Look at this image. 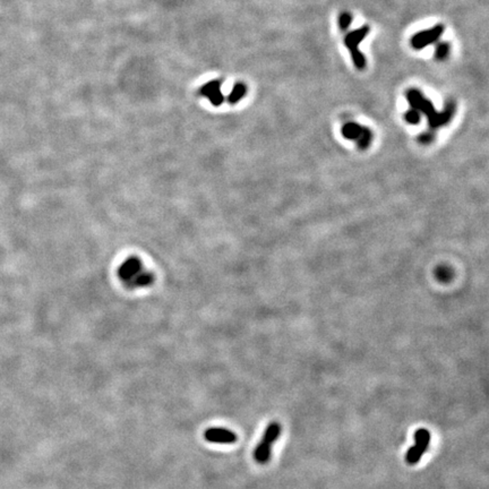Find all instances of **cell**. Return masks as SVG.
<instances>
[{"label":"cell","instance_id":"5b68a950","mask_svg":"<svg viewBox=\"0 0 489 489\" xmlns=\"http://www.w3.org/2000/svg\"><path fill=\"white\" fill-rule=\"evenodd\" d=\"M430 433L425 428L418 429L414 433V445L408 450L406 461L408 464L414 465L420 461L422 454L429 448Z\"/></svg>","mask_w":489,"mask_h":489},{"label":"cell","instance_id":"30bf717a","mask_svg":"<svg viewBox=\"0 0 489 489\" xmlns=\"http://www.w3.org/2000/svg\"><path fill=\"white\" fill-rule=\"evenodd\" d=\"M246 93H247V87H246L245 84L238 83L233 86L232 91H231V93L229 94L228 101L230 103H232V105H234V103H238L242 98H244Z\"/></svg>","mask_w":489,"mask_h":489},{"label":"cell","instance_id":"7c38bea8","mask_svg":"<svg viewBox=\"0 0 489 489\" xmlns=\"http://www.w3.org/2000/svg\"><path fill=\"white\" fill-rule=\"evenodd\" d=\"M352 23V16L349 13H342L339 17V26L341 31H346Z\"/></svg>","mask_w":489,"mask_h":489},{"label":"cell","instance_id":"5bb4252c","mask_svg":"<svg viewBox=\"0 0 489 489\" xmlns=\"http://www.w3.org/2000/svg\"><path fill=\"white\" fill-rule=\"evenodd\" d=\"M359 138H360V141H359L360 148H366V146L369 144V142H371V140H372L371 130L367 129V128H364L363 133H361Z\"/></svg>","mask_w":489,"mask_h":489},{"label":"cell","instance_id":"8992f818","mask_svg":"<svg viewBox=\"0 0 489 489\" xmlns=\"http://www.w3.org/2000/svg\"><path fill=\"white\" fill-rule=\"evenodd\" d=\"M444 31L445 26L442 24L435 25L429 30L421 31V32L414 34L413 38H411V45L417 50H421L428 47L429 44L435 43L441 38L442 34L444 33Z\"/></svg>","mask_w":489,"mask_h":489},{"label":"cell","instance_id":"7a4b0ae2","mask_svg":"<svg viewBox=\"0 0 489 489\" xmlns=\"http://www.w3.org/2000/svg\"><path fill=\"white\" fill-rule=\"evenodd\" d=\"M121 282L129 289L146 288L153 282V274L137 257L127 259L118 269Z\"/></svg>","mask_w":489,"mask_h":489},{"label":"cell","instance_id":"52a82bcc","mask_svg":"<svg viewBox=\"0 0 489 489\" xmlns=\"http://www.w3.org/2000/svg\"><path fill=\"white\" fill-rule=\"evenodd\" d=\"M204 438L210 443H217V444H232L238 441V436L233 432L226 428H207L204 432Z\"/></svg>","mask_w":489,"mask_h":489},{"label":"cell","instance_id":"8fae6325","mask_svg":"<svg viewBox=\"0 0 489 489\" xmlns=\"http://www.w3.org/2000/svg\"><path fill=\"white\" fill-rule=\"evenodd\" d=\"M449 53H450V44L448 42H442V43L437 45L436 50H435V58H436L437 60H444L448 58Z\"/></svg>","mask_w":489,"mask_h":489},{"label":"cell","instance_id":"3957f363","mask_svg":"<svg viewBox=\"0 0 489 489\" xmlns=\"http://www.w3.org/2000/svg\"><path fill=\"white\" fill-rule=\"evenodd\" d=\"M369 31H371L369 26L365 25L361 26L359 29L351 31V32L348 33L344 37L345 47L349 49L350 53H351L352 61L353 64H355L356 68L360 69V71H363V69L366 68V58L364 56V53L359 50V43L360 42H363L366 37L368 36Z\"/></svg>","mask_w":489,"mask_h":489},{"label":"cell","instance_id":"6da1fadb","mask_svg":"<svg viewBox=\"0 0 489 489\" xmlns=\"http://www.w3.org/2000/svg\"><path fill=\"white\" fill-rule=\"evenodd\" d=\"M407 100L413 109L428 115L429 125L433 128H436V127L449 122L454 113V110H455V106H454L453 102H451L446 105L445 110L443 113H436L433 103L428 99H426L420 91L415 90V88H410V90L407 91Z\"/></svg>","mask_w":489,"mask_h":489},{"label":"cell","instance_id":"9c48e42d","mask_svg":"<svg viewBox=\"0 0 489 489\" xmlns=\"http://www.w3.org/2000/svg\"><path fill=\"white\" fill-rule=\"evenodd\" d=\"M363 127L355 122H348L342 127V135L348 140H353V138H359L361 133H363Z\"/></svg>","mask_w":489,"mask_h":489},{"label":"cell","instance_id":"4fadbf2b","mask_svg":"<svg viewBox=\"0 0 489 489\" xmlns=\"http://www.w3.org/2000/svg\"><path fill=\"white\" fill-rule=\"evenodd\" d=\"M406 119L408 122H410V124H418V122L420 121V113H419V111L417 110L411 109L406 113Z\"/></svg>","mask_w":489,"mask_h":489},{"label":"cell","instance_id":"277c9868","mask_svg":"<svg viewBox=\"0 0 489 489\" xmlns=\"http://www.w3.org/2000/svg\"><path fill=\"white\" fill-rule=\"evenodd\" d=\"M280 434H281L280 423L276 421L269 423L267 428L265 429L263 438H262L261 442L259 443V445L256 446L255 451H254V457H255V460L259 462V463L261 464L267 463L269 457H271L273 443L278 440Z\"/></svg>","mask_w":489,"mask_h":489},{"label":"cell","instance_id":"ba28073f","mask_svg":"<svg viewBox=\"0 0 489 489\" xmlns=\"http://www.w3.org/2000/svg\"><path fill=\"white\" fill-rule=\"evenodd\" d=\"M220 86L221 83L219 80H213V82L207 83L202 90V93L206 95L214 106H220L223 102V95L221 93Z\"/></svg>","mask_w":489,"mask_h":489}]
</instances>
